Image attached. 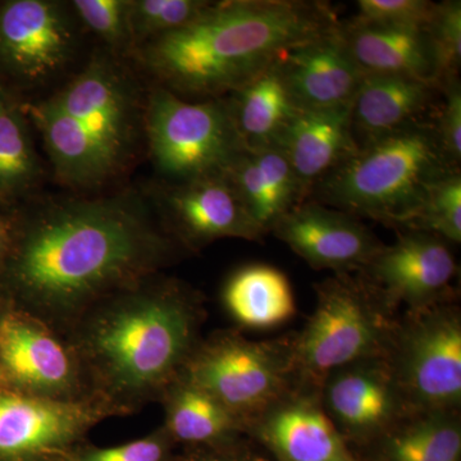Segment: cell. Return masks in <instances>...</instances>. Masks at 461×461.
I'll use <instances>...</instances> for the list:
<instances>
[{
  "label": "cell",
  "instance_id": "1",
  "mask_svg": "<svg viewBox=\"0 0 461 461\" xmlns=\"http://www.w3.org/2000/svg\"><path fill=\"white\" fill-rule=\"evenodd\" d=\"M332 5L312 0L212 3L190 25L148 42L142 59L187 100L224 98L286 51L335 32Z\"/></svg>",
  "mask_w": 461,
  "mask_h": 461
},
{
  "label": "cell",
  "instance_id": "2",
  "mask_svg": "<svg viewBox=\"0 0 461 461\" xmlns=\"http://www.w3.org/2000/svg\"><path fill=\"white\" fill-rule=\"evenodd\" d=\"M165 250L136 200H71L36 218L14 273L39 304L65 309L127 280Z\"/></svg>",
  "mask_w": 461,
  "mask_h": 461
},
{
  "label": "cell",
  "instance_id": "3",
  "mask_svg": "<svg viewBox=\"0 0 461 461\" xmlns=\"http://www.w3.org/2000/svg\"><path fill=\"white\" fill-rule=\"evenodd\" d=\"M456 169L446 159L430 115L357 149L315 185L308 200L408 230L430 186Z\"/></svg>",
  "mask_w": 461,
  "mask_h": 461
},
{
  "label": "cell",
  "instance_id": "4",
  "mask_svg": "<svg viewBox=\"0 0 461 461\" xmlns=\"http://www.w3.org/2000/svg\"><path fill=\"white\" fill-rule=\"evenodd\" d=\"M194 313L189 300L176 290L136 297L108 312L91 345L112 386L138 393L171 377L189 353Z\"/></svg>",
  "mask_w": 461,
  "mask_h": 461
},
{
  "label": "cell",
  "instance_id": "5",
  "mask_svg": "<svg viewBox=\"0 0 461 461\" xmlns=\"http://www.w3.org/2000/svg\"><path fill=\"white\" fill-rule=\"evenodd\" d=\"M317 306L293 345V369L323 384L350 364L388 359L397 327L393 304L371 280L339 273L315 286Z\"/></svg>",
  "mask_w": 461,
  "mask_h": 461
},
{
  "label": "cell",
  "instance_id": "6",
  "mask_svg": "<svg viewBox=\"0 0 461 461\" xmlns=\"http://www.w3.org/2000/svg\"><path fill=\"white\" fill-rule=\"evenodd\" d=\"M147 131L158 171L173 184L227 175L248 151L226 98L187 100L157 87Z\"/></svg>",
  "mask_w": 461,
  "mask_h": 461
},
{
  "label": "cell",
  "instance_id": "7",
  "mask_svg": "<svg viewBox=\"0 0 461 461\" xmlns=\"http://www.w3.org/2000/svg\"><path fill=\"white\" fill-rule=\"evenodd\" d=\"M388 357L403 402L415 411H455L461 400V321L441 304L417 309Z\"/></svg>",
  "mask_w": 461,
  "mask_h": 461
},
{
  "label": "cell",
  "instance_id": "8",
  "mask_svg": "<svg viewBox=\"0 0 461 461\" xmlns=\"http://www.w3.org/2000/svg\"><path fill=\"white\" fill-rule=\"evenodd\" d=\"M293 346L224 338L191 362L187 382L218 400L233 415L262 417L287 396Z\"/></svg>",
  "mask_w": 461,
  "mask_h": 461
},
{
  "label": "cell",
  "instance_id": "9",
  "mask_svg": "<svg viewBox=\"0 0 461 461\" xmlns=\"http://www.w3.org/2000/svg\"><path fill=\"white\" fill-rule=\"evenodd\" d=\"M272 232L312 268L362 272L384 249L357 217L306 200L285 214Z\"/></svg>",
  "mask_w": 461,
  "mask_h": 461
},
{
  "label": "cell",
  "instance_id": "10",
  "mask_svg": "<svg viewBox=\"0 0 461 461\" xmlns=\"http://www.w3.org/2000/svg\"><path fill=\"white\" fill-rule=\"evenodd\" d=\"M75 32L65 9L47 0H12L0 7V62L29 83L65 67Z\"/></svg>",
  "mask_w": 461,
  "mask_h": 461
},
{
  "label": "cell",
  "instance_id": "11",
  "mask_svg": "<svg viewBox=\"0 0 461 461\" xmlns=\"http://www.w3.org/2000/svg\"><path fill=\"white\" fill-rule=\"evenodd\" d=\"M362 273L391 304L412 311L436 305L456 277V260L447 242L433 233L408 230L393 245H384Z\"/></svg>",
  "mask_w": 461,
  "mask_h": 461
},
{
  "label": "cell",
  "instance_id": "12",
  "mask_svg": "<svg viewBox=\"0 0 461 461\" xmlns=\"http://www.w3.org/2000/svg\"><path fill=\"white\" fill-rule=\"evenodd\" d=\"M98 142L115 167L132 139V100L122 76L105 58H95L50 99Z\"/></svg>",
  "mask_w": 461,
  "mask_h": 461
},
{
  "label": "cell",
  "instance_id": "13",
  "mask_svg": "<svg viewBox=\"0 0 461 461\" xmlns=\"http://www.w3.org/2000/svg\"><path fill=\"white\" fill-rule=\"evenodd\" d=\"M323 386L327 414L350 435L381 432L408 409L388 359L346 366L330 373Z\"/></svg>",
  "mask_w": 461,
  "mask_h": 461
},
{
  "label": "cell",
  "instance_id": "14",
  "mask_svg": "<svg viewBox=\"0 0 461 461\" xmlns=\"http://www.w3.org/2000/svg\"><path fill=\"white\" fill-rule=\"evenodd\" d=\"M278 63L288 93L300 111L351 104L364 76L346 50L339 26L286 51Z\"/></svg>",
  "mask_w": 461,
  "mask_h": 461
},
{
  "label": "cell",
  "instance_id": "15",
  "mask_svg": "<svg viewBox=\"0 0 461 461\" xmlns=\"http://www.w3.org/2000/svg\"><path fill=\"white\" fill-rule=\"evenodd\" d=\"M165 203L178 229L194 242L222 238L256 241L264 235L227 175L173 184Z\"/></svg>",
  "mask_w": 461,
  "mask_h": 461
},
{
  "label": "cell",
  "instance_id": "16",
  "mask_svg": "<svg viewBox=\"0 0 461 461\" xmlns=\"http://www.w3.org/2000/svg\"><path fill=\"white\" fill-rule=\"evenodd\" d=\"M441 86L408 76L364 75L351 102L357 148L429 118Z\"/></svg>",
  "mask_w": 461,
  "mask_h": 461
},
{
  "label": "cell",
  "instance_id": "17",
  "mask_svg": "<svg viewBox=\"0 0 461 461\" xmlns=\"http://www.w3.org/2000/svg\"><path fill=\"white\" fill-rule=\"evenodd\" d=\"M276 148L287 158L308 200L315 185L359 149L351 130V104L299 111Z\"/></svg>",
  "mask_w": 461,
  "mask_h": 461
},
{
  "label": "cell",
  "instance_id": "18",
  "mask_svg": "<svg viewBox=\"0 0 461 461\" xmlns=\"http://www.w3.org/2000/svg\"><path fill=\"white\" fill-rule=\"evenodd\" d=\"M259 436L282 461H357L312 396H285L259 417Z\"/></svg>",
  "mask_w": 461,
  "mask_h": 461
},
{
  "label": "cell",
  "instance_id": "19",
  "mask_svg": "<svg viewBox=\"0 0 461 461\" xmlns=\"http://www.w3.org/2000/svg\"><path fill=\"white\" fill-rule=\"evenodd\" d=\"M339 33L363 75L408 76L438 85L427 29L368 25L351 20L341 23Z\"/></svg>",
  "mask_w": 461,
  "mask_h": 461
},
{
  "label": "cell",
  "instance_id": "20",
  "mask_svg": "<svg viewBox=\"0 0 461 461\" xmlns=\"http://www.w3.org/2000/svg\"><path fill=\"white\" fill-rule=\"evenodd\" d=\"M85 415L66 403L0 395V456H29L71 441Z\"/></svg>",
  "mask_w": 461,
  "mask_h": 461
},
{
  "label": "cell",
  "instance_id": "21",
  "mask_svg": "<svg viewBox=\"0 0 461 461\" xmlns=\"http://www.w3.org/2000/svg\"><path fill=\"white\" fill-rule=\"evenodd\" d=\"M227 176L264 233L306 200L295 171L278 148L247 151Z\"/></svg>",
  "mask_w": 461,
  "mask_h": 461
},
{
  "label": "cell",
  "instance_id": "22",
  "mask_svg": "<svg viewBox=\"0 0 461 461\" xmlns=\"http://www.w3.org/2000/svg\"><path fill=\"white\" fill-rule=\"evenodd\" d=\"M278 59L240 89L224 96L248 151L277 147L282 133L299 113L300 109L285 84Z\"/></svg>",
  "mask_w": 461,
  "mask_h": 461
},
{
  "label": "cell",
  "instance_id": "23",
  "mask_svg": "<svg viewBox=\"0 0 461 461\" xmlns=\"http://www.w3.org/2000/svg\"><path fill=\"white\" fill-rule=\"evenodd\" d=\"M58 175L69 184L95 185L117 168L75 118L51 100L30 108Z\"/></svg>",
  "mask_w": 461,
  "mask_h": 461
},
{
  "label": "cell",
  "instance_id": "24",
  "mask_svg": "<svg viewBox=\"0 0 461 461\" xmlns=\"http://www.w3.org/2000/svg\"><path fill=\"white\" fill-rule=\"evenodd\" d=\"M223 299L230 314L248 329L281 326L296 312L286 275L268 264H250L233 273L224 287Z\"/></svg>",
  "mask_w": 461,
  "mask_h": 461
},
{
  "label": "cell",
  "instance_id": "25",
  "mask_svg": "<svg viewBox=\"0 0 461 461\" xmlns=\"http://www.w3.org/2000/svg\"><path fill=\"white\" fill-rule=\"evenodd\" d=\"M0 357L23 386L50 393L71 381V362L59 342L36 327L11 321L0 332Z\"/></svg>",
  "mask_w": 461,
  "mask_h": 461
},
{
  "label": "cell",
  "instance_id": "26",
  "mask_svg": "<svg viewBox=\"0 0 461 461\" xmlns=\"http://www.w3.org/2000/svg\"><path fill=\"white\" fill-rule=\"evenodd\" d=\"M461 429L454 411L420 412L391 436L388 461H460Z\"/></svg>",
  "mask_w": 461,
  "mask_h": 461
},
{
  "label": "cell",
  "instance_id": "27",
  "mask_svg": "<svg viewBox=\"0 0 461 461\" xmlns=\"http://www.w3.org/2000/svg\"><path fill=\"white\" fill-rule=\"evenodd\" d=\"M239 418L204 390L182 384L168 408V429L185 442H212L230 435L239 426Z\"/></svg>",
  "mask_w": 461,
  "mask_h": 461
},
{
  "label": "cell",
  "instance_id": "28",
  "mask_svg": "<svg viewBox=\"0 0 461 461\" xmlns=\"http://www.w3.org/2000/svg\"><path fill=\"white\" fill-rule=\"evenodd\" d=\"M39 160L23 115L8 105L0 113V193H14L32 185Z\"/></svg>",
  "mask_w": 461,
  "mask_h": 461
},
{
  "label": "cell",
  "instance_id": "29",
  "mask_svg": "<svg viewBox=\"0 0 461 461\" xmlns=\"http://www.w3.org/2000/svg\"><path fill=\"white\" fill-rule=\"evenodd\" d=\"M204 0H136L130 2L132 42L154 41L184 29L211 5Z\"/></svg>",
  "mask_w": 461,
  "mask_h": 461
},
{
  "label": "cell",
  "instance_id": "30",
  "mask_svg": "<svg viewBox=\"0 0 461 461\" xmlns=\"http://www.w3.org/2000/svg\"><path fill=\"white\" fill-rule=\"evenodd\" d=\"M433 233L445 241H461L460 169L446 173L430 186L423 208L411 229Z\"/></svg>",
  "mask_w": 461,
  "mask_h": 461
},
{
  "label": "cell",
  "instance_id": "31",
  "mask_svg": "<svg viewBox=\"0 0 461 461\" xmlns=\"http://www.w3.org/2000/svg\"><path fill=\"white\" fill-rule=\"evenodd\" d=\"M427 33L439 86L459 78L461 66V2L436 3Z\"/></svg>",
  "mask_w": 461,
  "mask_h": 461
},
{
  "label": "cell",
  "instance_id": "32",
  "mask_svg": "<svg viewBox=\"0 0 461 461\" xmlns=\"http://www.w3.org/2000/svg\"><path fill=\"white\" fill-rule=\"evenodd\" d=\"M74 9L87 29L113 48L132 42L130 2L124 0H76Z\"/></svg>",
  "mask_w": 461,
  "mask_h": 461
},
{
  "label": "cell",
  "instance_id": "33",
  "mask_svg": "<svg viewBox=\"0 0 461 461\" xmlns=\"http://www.w3.org/2000/svg\"><path fill=\"white\" fill-rule=\"evenodd\" d=\"M357 5V23L409 29H427L436 8L429 0H359Z\"/></svg>",
  "mask_w": 461,
  "mask_h": 461
},
{
  "label": "cell",
  "instance_id": "34",
  "mask_svg": "<svg viewBox=\"0 0 461 461\" xmlns=\"http://www.w3.org/2000/svg\"><path fill=\"white\" fill-rule=\"evenodd\" d=\"M442 102L433 117L446 159L454 168L461 162V85L459 78L441 86Z\"/></svg>",
  "mask_w": 461,
  "mask_h": 461
},
{
  "label": "cell",
  "instance_id": "35",
  "mask_svg": "<svg viewBox=\"0 0 461 461\" xmlns=\"http://www.w3.org/2000/svg\"><path fill=\"white\" fill-rule=\"evenodd\" d=\"M163 445L158 439H141L131 444L94 451L85 461H160Z\"/></svg>",
  "mask_w": 461,
  "mask_h": 461
},
{
  "label": "cell",
  "instance_id": "36",
  "mask_svg": "<svg viewBox=\"0 0 461 461\" xmlns=\"http://www.w3.org/2000/svg\"><path fill=\"white\" fill-rule=\"evenodd\" d=\"M189 461H257V460L250 459V457H247V456H229V455H224V456L196 457V459H190Z\"/></svg>",
  "mask_w": 461,
  "mask_h": 461
},
{
  "label": "cell",
  "instance_id": "37",
  "mask_svg": "<svg viewBox=\"0 0 461 461\" xmlns=\"http://www.w3.org/2000/svg\"><path fill=\"white\" fill-rule=\"evenodd\" d=\"M7 100L5 98V93H3V90L0 89V113H2L3 111H5V108L8 107Z\"/></svg>",
  "mask_w": 461,
  "mask_h": 461
}]
</instances>
